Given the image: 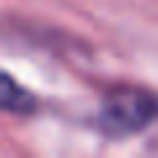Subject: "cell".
<instances>
[{"label": "cell", "mask_w": 158, "mask_h": 158, "mask_svg": "<svg viewBox=\"0 0 158 158\" xmlns=\"http://www.w3.org/2000/svg\"><path fill=\"white\" fill-rule=\"evenodd\" d=\"M158 118V95L137 87H116L100 103L98 127L103 135H137Z\"/></svg>", "instance_id": "cell-1"}, {"label": "cell", "mask_w": 158, "mask_h": 158, "mask_svg": "<svg viewBox=\"0 0 158 158\" xmlns=\"http://www.w3.org/2000/svg\"><path fill=\"white\" fill-rule=\"evenodd\" d=\"M34 108H37L34 95L24 85H19L8 71L0 69V111L16 113V116H29Z\"/></svg>", "instance_id": "cell-2"}]
</instances>
